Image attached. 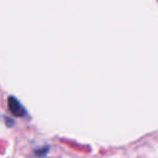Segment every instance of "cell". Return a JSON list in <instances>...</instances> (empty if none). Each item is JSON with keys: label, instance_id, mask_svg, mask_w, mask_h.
Returning <instances> with one entry per match:
<instances>
[{"label": "cell", "instance_id": "obj_1", "mask_svg": "<svg viewBox=\"0 0 158 158\" xmlns=\"http://www.w3.org/2000/svg\"><path fill=\"white\" fill-rule=\"evenodd\" d=\"M7 105H9V110L11 111L12 115L15 116H26V110L25 107L22 106V104L14 96H9V100H7Z\"/></svg>", "mask_w": 158, "mask_h": 158}, {"label": "cell", "instance_id": "obj_2", "mask_svg": "<svg viewBox=\"0 0 158 158\" xmlns=\"http://www.w3.org/2000/svg\"><path fill=\"white\" fill-rule=\"evenodd\" d=\"M48 149L49 147H42L40 149H37L35 152V158H47V153H48Z\"/></svg>", "mask_w": 158, "mask_h": 158}]
</instances>
